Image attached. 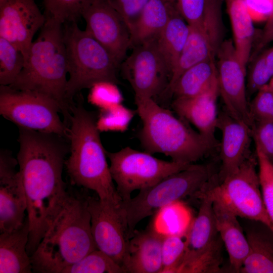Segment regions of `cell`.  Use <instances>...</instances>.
<instances>
[{
  "mask_svg": "<svg viewBox=\"0 0 273 273\" xmlns=\"http://www.w3.org/2000/svg\"><path fill=\"white\" fill-rule=\"evenodd\" d=\"M68 140L53 134L19 128L17 159L27 200L31 256L65 206L70 192L62 178Z\"/></svg>",
  "mask_w": 273,
  "mask_h": 273,
  "instance_id": "obj_1",
  "label": "cell"
},
{
  "mask_svg": "<svg viewBox=\"0 0 273 273\" xmlns=\"http://www.w3.org/2000/svg\"><path fill=\"white\" fill-rule=\"evenodd\" d=\"M68 141L70 156L65 165L73 185L93 190L101 200L117 208L122 203L111 175L94 113L82 101L70 107Z\"/></svg>",
  "mask_w": 273,
  "mask_h": 273,
  "instance_id": "obj_2",
  "label": "cell"
},
{
  "mask_svg": "<svg viewBox=\"0 0 273 273\" xmlns=\"http://www.w3.org/2000/svg\"><path fill=\"white\" fill-rule=\"evenodd\" d=\"M87 195L70 193L33 255L32 271L61 273L97 249L94 242Z\"/></svg>",
  "mask_w": 273,
  "mask_h": 273,
  "instance_id": "obj_3",
  "label": "cell"
},
{
  "mask_svg": "<svg viewBox=\"0 0 273 273\" xmlns=\"http://www.w3.org/2000/svg\"><path fill=\"white\" fill-rule=\"evenodd\" d=\"M67 60L63 24L46 18L36 39L32 41L24 66L11 87L43 94L56 100L68 123L72 102L66 96Z\"/></svg>",
  "mask_w": 273,
  "mask_h": 273,
  "instance_id": "obj_4",
  "label": "cell"
},
{
  "mask_svg": "<svg viewBox=\"0 0 273 273\" xmlns=\"http://www.w3.org/2000/svg\"><path fill=\"white\" fill-rule=\"evenodd\" d=\"M136 112L143 122L139 133L145 151L161 153L172 161L193 164L209 153L217 145L193 130L150 98H135Z\"/></svg>",
  "mask_w": 273,
  "mask_h": 273,
  "instance_id": "obj_5",
  "label": "cell"
},
{
  "mask_svg": "<svg viewBox=\"0 0 273 273\" xmlns=\"http://www.w3.org/2000/svg\"><path fill=\"white\" fill-rule=\"evenodd\" d=\"M215 174L211 165L193 163L140 190L128 201L122 202L118 210L127 238L132 237L135 226L142 220L183 198L197 195Z\"/></svg>",
  "mask_w": 273,
  "mask_h": 273,
  "instance_id": "obj_6",
  "label": "cell"
},
{
  "mask_svg": "<svg viewBox=\"0 0 273 273\" xmlns=\"http://www.w3.org/2000/svg\"><path fill=\"white\" fill-rule=\"evenodd\" d=\"M68 74L66 96L73 98L84 88L101 81L118 84L117 63L110 53L77 22L63 24Z\"/></svg>",
  "mask_w": 273,
  "mask_h": 273,
  "instance_id": "obj_7",
  "label": "cell"
},
{
  "mask_svg": "<svg viewBox=\"0 0 273 273\" xmlns=\"http://www.w3.org/2000/svg\"><path fill=\"white\" fill-rule=\"evenodd\" d=\"M61 105L37 92L0 86V114L19 128L53 133L68 140V125L62 121Z\"/></svg>",
  "mask_w": 273,
  "mask_h": 273,
  "instance_id": "obj_8",
  "label": "cell"
},
{
  "mask_svg": "<svg viewBox=\"0 0 273 273\" xmlns=\"http://www.w3.org/2000/svg\"><path fill=\"white\" fill-rule=\"evenodd\" d=\"M107 156L111 176L123 202L131 199L134 191L150 187L192 164L161 160L129 147L116 152H107Z\"/></svg>",
  "mask_w": 273,
  "mask_h": 273,
  "instance_id": "obj_9",
  "label": "cell"
},
{
  "mask_svg": "<svg viewBox=\"0 0 273 273\" xmlns=\"http://www.w3.org/2000/svg\"><path fill=\"white\" fill-rule=\"evenodd\" d=\"M257 165V159L251 154L221 182L215 180L210 190L238 217L261 221L271 228L262 199Z\"/></svg>",
  "mask_w": 273,
  "mask_h": 273,
  "instance_id": "obj_10",
  "label": "cell"
},
{
  "mask_svg": "<svg viewBox=\"0 0 273 273\" xmlns=\"http://www.w3.org/2000/svg\"><path fill=\"white\" fill-rule=\"evenodd\" d=\"M133 48L132 53L121 65L135 98L154 99L161 96L169 83L170 73L156 40Z\"/></svg>",
  "mask_w": 273,
  "mask_h": 273,
  "instance_id": "obj_11",
  "label": "cell"
},
{
  "mask_svg": "<svg viewBox=\"0 0 273 273\" xmlns=\"http://www.w3.org/2000/svg\"><path fill=\"white\" fill-rule=\"evenodd\" d=\"M221 10L215 7H207L202 22L190 26L187 40L162 97H170L173 85L187 69L203 61L215 59L224 40Z\"/></svg>",
  "mask_w": 273,
  "mask_h": 273,
  "instance_id": "obj_12",
  "label": "cell"
},
{
  "mask_svg": "<svg viewBox=\"0 0 273 273\" xmlns=\"http://www.w3.org/2000/svg\"><path fill=\"white\" fill-rule=\"evenodd\" d=\"M216 58L219 95L225 110L251 128L253 120L247 99L246 66L238 57L233 40L223 41Z\"/></svg>",
  "mask_w": 273,
  "mask_h": 273,
  "instance_id": "obj_13",
  "label": "cell"
},
{
  "mask_svg": "<svg viewBox=\"0 0 273 273\" xmlns=\"http://www.w3.org/2000/svg\"><path fill=\"white\" fill-rule=\"evenodd\" d=\"M85 30L112 55L118 64L131 47L130 33L108 0H90L81 13Z\"/></svg>",
  "mask_w": 273,
  "mask_h": 273,
  "instance_id": "obj_14",
  "label": "cell"
},
{
  "mask_svg": "<svg viewBox=\"0 0 273 273\" xmlns=\"http://www.w3.org/2000/svg\"><path fill=\"white\" fill-rule=\"evenodd\" d=\"M87 202L92 235L97 249L112 258L126 272L129 239L127 237L118 208L99 198L88 196Z\"/></svg>",
  "mask_w": 273,
  "mask_h": 273,
  "instance_id": "obj_15",
  "label": "cell"
},
{
  "mask_svg": "<svg viewBox=\"0 0 273 273\" xmlns=\"http://www.w3.org/2000/svg\"><path fill=\"white\" fill-rule=\"evenodd\" d=\"M46 20L35 0L0 1V37L13 43L25 61L35 34Z\"/></svg>",
  "mask_w": 273,
  "mask_h": 273,
  "instance_id": "obj_16",
  "label": "cell"
},
{
  "mask_svg": "<svg viewBox=\"0 0 273 273\" xmlns=\"http://www.w3.org/2000/svg\"><path fill=\"white\" fill-rule=\"evenodd\" d=\"M17 159L5 150L0 153V233L20 227L27 216V200Z\"/></svg>",
  "mask_w": 273,
  "mask_h": 273,
  "instance_id": "obj_17",
  "label": "cell"
},
{
  "mask_svg": "<svg viewBox=\"0 0 273 273\" xmlns=\"http://www.w3.org/2000/svg\"><path fill=\"white\" fill-rule=\"evenodd\" d=\"M221 132L218 183L234 173L251 155V128L231 116L224 109L218 113L217 126Z\"/></svg>",
  "mask_w": 273,
  "mask_h": 273,
  "instance_id": "obj_18",
  "label": "cell"
},
{
  "mask_svg": "<svg viewBox=\"0 0 273 273\" xmlns=\"http://www.w3.org/2000/svg\"><path fill=\"white\" fill-rule=\"evenodd\" d=\"M218 80L203 93L190 98L174 99L171 107L180 118L192 124L204 137L215 142L218 113Z\"/></svg>",
  "mask_w": 273,
  "mask_h": 273,
  "instance_id": "obj_19",
  "label": "cell"
},
{
  "mask_svg": "<svg viewBox=\"0 0 273 273\" xmlns=\"http://www.w3.org/2000/svg\"><path fill=\"white\" fill-rule=\"evenodd\" d=\"M212 183L211 181L198 195L201 199L199 211L188 232L186 252L178 266L209 249L220 238L213 210V197L210 190Z\"/></svg>",
  "mask_w": 273,
  "mask_h": 273,
  "instance_id": "obj_20",
  "label": "cell"
},
{
  "mask_svg": "<svg viewBox=\"0 0 273 273\" xmlns=\"http://www.w3.org/2000/svg\"><path fill=\"white\" fill-rule=\"evenodd\" d=\"M212 195L216 228L229 257V270L240 272L249 251L244 229L237 219L238 216L218 198L212 193Z\"/></svg>",
  "mask_w": 273,
  "mask_h": 273,
  "instance_id": "obj_21",
  "label": "cell"
},
{
  "mask_svg": "<svg viewBox=\"0 0 273 273\" xmlns=\"http://www.w3.org/2000/svg\"><path fill=\"white\" fill-rule=\"evenodd\" d=\"M164 235L156 230L153 223L145 230H135L129 241L126 272L161 273V247Z\"/></svg>",
  "mask_w": 273,
  "mask_h": 273,
  "instance_id": "obj_22",
  "label": "cell"
},
{
  "mask_svg": "<svg viewBox=\"0 0 273 273\" xmlns=\"http://www.w3.org/2000/svg\"><path fill=\"white\" fill-rule=\"evenodd\" d=\"M244 219L249 251L240 272L273 273V229L261 221Z\"/></svg>",
  "mask_w": 273,
  "mask_h": 273,
  "instance_id": "obj_23",
  "label": "cell"
},
{
  "mask_svg": "<svg viewBox=\"0 0 273 273\" xmlns=\"http://www.w3.org/2000/svg\"><path fill=\"white\" fill-rule=\"evenodd\" d=\"M29 233V219L26 216L18 228L0 234V272L30 273L32 266L27 252Z\"/></svg>",
  "mask_w": 273,
  "mask_h": 273,
  "instance_id": "obj_24",
  "label": "cell"
},
{
  "mask_svg": "<svg viewBox=\"0 0 273 273\" xmlns=\"http://www.w3.org/2000/svg\"><path fill=\"white\" fill-rule=\"evenodd\" d=\"M175 9L170 0H150L130 31L131 47L156 40Z\"/></svg>",
  "mask_w": 273,
  "mask_h": 273,
  "instance_id": "obj_25",
  "label": "cell"
},
{
  "mask_svg": "<svg viewBox=\"0 0 273 273\" xmlns=\"http://www.w3.org/2000/svg\"><path fill=\"white\" fill-rule=\"evenodd\" d=\"M231 24L233 43L242 63L247 66L253 48V21L244 0H225Z\"/></svg>",
  "mask_w": 273,
  "mask_h": 273,
  "instance_id": "obj_26",
  "label": "cell"
},
{
  "mask_svg": "<svg viewBox=\"0 0 273 273\" xmlns=\"http://www.w3.org/2000/svg\"><path fill=\"white\" fill-rule=\"evenodd\" d=\"M215 59L199 63L185 71L173 85L170 97L190 98L200 95L217 81Z\"/></svg>",
  "mask_w": 273,
  "mask_h": 273,
  "instance_id": "obj_27",
  "label": "cell"
},
{
  "mask_svg": "<svg viewBox=\"0 0 273 273\" xmlns=\"http://www.w3.org/2000/svg\"><path fill=\"white\" fill-rule=\"evenodd\" d=\"M189 32L190 26L176 7L168 23L156 40L159 51L168 67L170 76L186 43Z\"/></svg>",
  "mask_w": 273,
  "mask_h": 273,
  "instance_id": "obj_28",
  "label": "cell"
},
{
  "mask_svg": "<svg viewBox=\"0 0 273 273\" xmlns=\"http://www.w3.org/2000/svg\"><path fill=\"white\" fill-rule=\"evenodd\" d=\"M123 267L97 249L76 262L64 268L61 273H125Z\"/></svg>",
  "mask_w": 273,
  "mask_h": 273,
  "instance_id": "obj_29",
  "label": "cell"
},
{
  "mask_svg": "<svg viewBox=\"0 0 273 273\" xmlns=\"http://www.w3.org/2000/svg\"><path fill=\"white\" fill-rule=\"evenodd\" d=\"M25 58L12 42L0 37V84L10 86L23 69Z\"/></svg>",
  "mask_w": 273,
  "mask_h": 273,
  "instance_id": "obj_30",
  "label": "cell"
},
{
  "mask_svg": "<svg viewBox=\"0 0 273 273\" xmlns=\"http://www.w3.org/2000/svg\"><path fill=\"white\" fill-rule=\"evenodd\" d=\"M223 243L220 238L207 250L193 259L184 263L177 268L176 272L213 273L222 272V247Z\"/></svg>",
  "mask_w": 273,
  "mask_h": 273,
  "instance_id": "obj_31",
  "label": "cell"
},
{
  "mask_svg": "<svg viewBox=\"0 0 273 273\" xmlns=\"http://www.w3.org/2000/svg\"><path fill=\"white\" fill-rule=\"evenodd\" d=\"M253 60L248 73V96L256 93L273 77V47L261 52Z\"/></svg>",
  "mask_w": 273,
  "mask_h": 273,
  "instance_id": "obj_32",
  "label": "cell"
},
{
  "mask_svg": "<svg viewBox=\"0 0 273 273\" xmlns=\"http://www.w3.org/2000/svg\"><path fill=\"white\" fill-rule=\"evenodd\" d=\"M90 0H42L46 18L62 24L77 22L82 11Z\"/></svg>",
  "mask_w": 273,
  "mask_h": 273,
  "instance_id": "obj_33",
  "label": "cell"
},
{
  "mask_svg": "<svg viewBox=\"0 0 273 273\" xmlns=\"http://www.w3.org/2000/svg\"><path fill=\"white\" fill-rule=\"evenodd\" d=\"M135 111L122 104L100 110L97 126L100 132L126 130L134 116Z\"/></svg>",
  "mask_w": 273,
  "mask_h": 273,
  "instance_id": "obj_34",
  "label": "cell"
},
{
  "mask_svg": "<svg viewBox=\"0 0 273 273\" xmlns=\"http://www.w3.org/2000/svg\"><path fill=\"white\" fill-rule=\"evenodd\" d=\"M255 146L262 199L273 229V163Z\"/></svg>",
  "mask_w": 273,
  "mask_h": 273,
  "instance_id": "obj_35",
  "label": "cell"
},
{
  "mask_svg": "<svg viewBox=\"0 0 273 273\" xmlns=\"http://www.w3.org/2000/svg\"><path fill=\"white\" fill-rule=\"evenodd\" d=\"M186 249V240L176 234H166L163 238L161 255L162 272H175Z\"/></svg>",
  "mask_w": 273,
  "mask_h": 273,
  "instance_id": "obj_36",
  "label": "cell"
},
{
  "mask_svg": "<svg viewBox=\"0 0 273 273\" xmlns=\"http://www.w3.org/2000/svg\"><path fill=\"white\" fill-rule=\"evenodd\" d=\"M88 101L100 110L122 104L123 96L117 84L110 81H101L90 88Z\"/></svg>",
  "mask_w": 273,
  "mask_h": 273,
  "instance_id": "obj_37",
  "label": "cell"
},
{
  "mask_svg": "<svg viewBox=\"0 0 273 273\" xmlns=\"http://www.w3.org/2000/svg\"><path fill=\"white\" fill-rule=\"evenodd\" d=\"M249 108L253 122L273 119V88L267 84L259 89L249 104Z\"/></svg>",
  "mask_w": 273,
  "mask_h": 273,
  "instance_id": "obj_38",
  "label": "cell"
},
{
  "mask_svg": "<svg viewBox=\"0 0 273 273\" xmlns=\"http://www.w3.org/2000/svg\"><path fill=\"white\" fill-rule=\"evenodd\" d=\"M251 130L255 146L273 163V119L254 121Z\"/></svg>",
  "mask_w": 273,
  "mask_h": 273,
  "instance_id": "obj_39",
  "label": "cell"
},
{
  "mask_svg": "<svg viewBox=\"0 0 273 273\" xmlns=\"http://www.w3.org/2000/svg\"><path fill=\"white\" fill-rule=\"evenodd\" d=\"M127 25L130 31L150 0H108Z\"/></svg>",
  "mask_w": 273,
  "mask_h": 273,
  "instance_id": "obj_40",
  "label": "cell"
},
{
  "mask_svg": "<svg viewBox=\"0 0 273 273\" xmlns=\"http://www.w3.org/2000/svg\"><path fill=\"white\" fill-rule=\"evenodd\" d=\"M207 0H175L179 13L189 26L200 24L203 18Z\"/></svg>",
  "mask_w": 273,
  "mask_h": 273,
  "instance_id": "obj_41",
  "label": "cell"
},
{
  "mask_svg": "<svg viewBox=\"0 0 273 273\" xmlns=\"http://www.w3.org/2000/svg\"><path fill=\"white\" fill-rule=\"evenodd\" d=\"M253 22L267 21L273 16V0H244Z\"/></svg>",
  "mask_w": 273,
  "mask_h": 273,
  "instance_id": "obj_42",
  "label": "cell"
},
{
  "mask_svg": "<svg viewBox=\"0 0 273 273\" xmlns=\"http://www.w3.org/2000/svg\"><path fill=\"white\" fill-rule=\"evenodd\" d=\"M273 41V16L266 23L252 51L250 59L253 60L269 43Z\"/></svg>",
  "mask_w": 273,
  "mask_h": 273,
  "instance_id": "obj_43",
  "label": "cell"
},
{
  "mask_svg": "<svg viewBox=\"0 0 273 273\" xmlns=\"http://www.w3.org/2000/svg\"><path fill=\"white\" fill-rule=\"evenodd\" d=\"M272 88H273V77L268 83Z\"/></svg>",
  "mask_w": 273,
  "mask_h": 273,
  "instance_id": "obj_44",
  "label": "cell"
},
{
  "mask_svg": "<svg viewBox=\"0 0 273 273\" xmlns=\"http://www.w3.org/2000/svg\"><path fill=\"white\" fill-rule=\"evenodd\" d=\"M171 2H173V3H175V0H170Z\"/></svg>",
  "mask_w": 273,
  "mask_h": 273,
  "instance_id": "obj_45",
  "label": "cell"
},
{
  "mask_svg": "<svg viewBox=\"0 0 273 273\" xmlns=\"http://www.w3.org/2000/svg\"><path fill=\"white\" fill-rule=\"evenodd\" d=\"M2 1V0H0V1Z\"/></svg>",
  "mask_w": 273,
  "mask_h": 273,
  "instance_id": "obj_46",
  "label": "cell"
}]
</instances>
